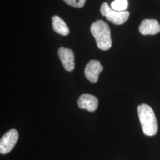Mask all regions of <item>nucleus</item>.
<instances>
[{"label": "nucleus", "instance_id": "nucleus-1", "mask_svg": "<svg viewBox=\"0 0 160 160\" xmlns=\"http://www.w3.org/2000/svg\"><path fill=\"white\" fill-rule=\"evenodd\" d=\"M90 30L96 39L97 47L103 51L109 50L112 45L109 25L103 20H98L92 24Z\"/></svg>", "mask_w": 160, "mask_h": 160}, {"label": "nucleus", "instance_id": "nucleus-2", "mask_svg": "<svg viewBox=\"0 0 160 160\" xmlns=\"http://www.w3.org/2000/svg\"><path fill=\"white\" fill-rule=\"evenodd\" d=\"M138 114L145 135H155L158 130L157 121L152 108L146 104H142L138 107Z\"/></svg>", "mask_w": 160, "mask_h": 160}, {"label": "nucleus", "instance_id": "nucleus-3", "mask_svg": "<svg viewBox=\"0 0 160 160\" xmlns=\"http://www.w3.org/2000/svg\"><path fill=\"white\" fill-rule=\"evenodd\" d=\"M101 14L109 22L114 24L120 25L126 22L129 17V12H117L109 7L108 3L104 2L100 8Z\"/></svg>", "mask_w": 160, "mask_h": 160}, {"label": "nucleus", "instance_id": "nucleus-4", "mask_svg": "<svg viewBox=\"0 0 160 160\" xmlns=\"http://www.w3.org/2000/svg\"><path fill=\"white\" fill-rule=\"evenodd\" d=\"M18 138L17 130L12 129L6 133L0 140V152L6 154L12 151L16 144Z\"/></svg>", "mask_w": 160, "mask_h": 160}, {"label": "nucleus", "instance_id": "nucleus-5", "mask_svg": "<svg viewBox=\"0 0 160 160\" xmlns=\"http://www.w3.org/2000/svg\"><path fill=\"white\" fill-rule=\"evenodd\" d=\"M103 66L97 60H91L87 64L84 69L86 78L92 83L96 82L98 79V75L103 71Z\"/></svg>", "mask_w": 160, "mask_h": 160}, {"label": "nucleus", "instance_id": "nucleus-6", "mask_svg": "<svg viewBox=\"0 0 160 160\" xmlns=\"http://www.w3.org/2000/svg\"><path fill=\"white\" fill-rule=\"evenodd\" d=\"M58 55L63 68L67 71L71 72L74 69V54L71 49L61 47L58 50Z\"/></svg>", "mask_w": 160, "mask_h": 160}, {"label": "nucleus", "instance_id": "nucleus-7", "mask_svg": "<svg viewBox=\"0 0 160 160\" xmlns=\"http://www.w3.org/2000/svg\"><path fill=\"white\" fill-rule=\"evenodd\" d=\"M98 99L91 94L81 95L78 100V105L80 109H86L89 112H94L98 107Z\"/></svg>", "mask_w": 160, "mask_h": 160}, {"label": "nucleus", "instance_id": "nucleus-8", "mask_svg": "<svg viewBox=\"0 0 160 160\" xmlns=\"http://www.w3.org/2000/svg\"><path fill=\"white\" fill-rule=\"evenodd\" d=\"M139 30L143 35L157 34L160 32V24L154 19H145L141 22Z\"/></svg>", "mask_w": 160, "mask_h": 160}, {"label": "nucleus", "instance_id": "nucleus-9", "mask_svg": "<svg viewBox=\"0 0 160 160\" xmlns=\"http://www.w3.org/2000/svg\"><path fill=\"white\" fill-rule=\"evenodd\" d=\"M52 21L53 29L58 34L65 36L69 33L68 27L62 18L57 16H54L52 18Z\"/></svg>", "mask_w": 160, "mask_h": 160}, {"label": "nucleus", "instance_id": "nucleus-10", "mask_svg": "<svg viewBox=\"0 0 160 160\" xmlns=\"http://www.w3.org/2000/svg\"><path fill=\"white\" fill-rule=\"evenodd\" d=\"M128 7V0H114L111 3V8L117 12H125Z\"/></svg>", "mask_w": 160, "mask_h": 160}, {"label": "nucleus", "instance_id": "nucleus-11", "mask_svg": "<svg viewBox=\"0 0 160 160\" xmlns=\"http://www.w3.org/2000/svg\"><path fill=\"white\" fill-rule=\"evenodd\" d=\"M68 5L76 8H82L84 6L86 0H63Z\"/></svg>", "mask_w": 160, "mask_h": 160}]
</instances>
